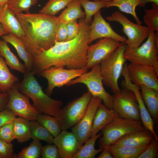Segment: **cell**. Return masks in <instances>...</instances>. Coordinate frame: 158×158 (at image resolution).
<instances>
[{"instance_id":"obj_52","label":"cell","mask_w":158,"mask_h":158,"mask_svg":"<svg viewBox=\"0 0 158 158\" xmlns=\"http://www.w3.org/2000/svg\"><path fill=\"white\" fill-rule=\"evenodd\" d=\"M1 92L0 90V93Z\"/></svg>"},{"instance_id":"obj_27","label":"cell","mask_w":158,"mask_h":158,"mask_svg":"<svg viewBox=\"0 0 158 158\" xmlns=\"http://www.w3.org/2000/svg\"><path fill=\"white\" fill-rule=\"evenodd\" d=\"M80 0H73L67 5V7L58 16L60 21L67 23L69 21L85 17V13L81 8Z\"/></svg>"},{"instance_id":"obj_50","label":"cell","mask_w":158,"mask_h":158,"mask_svg":"<svg viewBox=\"0 0 158 158\" xmlns=\"http://www.w3.org/2000/svg\"><path fill=\"white\" fill-rule=\"evenodd\" d=\"M93 0L94 1H111L113 0Z\"/></svg>"},{"instance_id":"obj_17","label":"cell","mask_w":158,"mask_h":158,"mask_svg":"<svg viewBox=\"0 0 158 158\" xmlns=\"http://www.w3.org/2000/svg\"><path fill=\"white\" fill-rule=\"evenodd\" d=\"M121 75L123 76L124 79V81L122 83V86L132 90L135 95L138 104L140 121L146 129L150 131L153 134L154 138L158 140V137L154 128V121L142 98L140 87L131 82L126 70H124Z\"/></svg>"},{"instance_id":"obj_29","label":"cell","mask_w":158,"mask_h":158,"mask_svg":"<svg viewBox=\"0 0 158 158\" xmlns=\"http://www.w3.org/2000/svg\"><path fill=\"white\" fill-rule=\"evenodd\" d=\"M102 135V133H100L90 137L84 143V145L81 146L73 158H95L97 154L101 152L103 150L100 148L96 149L95 147L96 140Z\"/></svg>"},{"instance_id":"obj_18","label":"cell","mask_w":158,"mask_h":158,"mask_svg":"<svg viewBox=\"0 0 158 158\" xmlns=\"http://www.w3.org/2000/svg\"><path fill=\"white\" fill-rule=\"evenodd\" d=\"M54 144L57 147L61 158H73L81 145L72 132L62 130L54 137Z\"/></svg>"},{"instance_id":"obj_11","label":"cell","mask_w":158,"mask_h":158,"mask_svg":"<svg viewBox=\"0 0 158 158\" xmlns=\"http://www.w3.org/2000/svg\"><path fill=\"white\" fill-rule=\"evenodd\" d=\"M88 70L86 67L68 69L51 67L42 71L38 75L47 80L48 86L46 93L50 96L55 88L66 85L72 80L87 72Z\"/></svg>"},{"instance_id":"obj_31","label":"cell","mask_w":158,"mask_h":158,"mask_svg":"<svg viewBox=\"0 0 158 158\" xmlns=\"http://www.w3.org/2000/svg\"><path fill=\"white\" fill-rule=\"evenodd\" d=\"M31 138L42 140L50 144L53 143L54 137L37 121H30Z\"/></svg>"},{"instance_id":"obj_6","label":"cell","mask_w":158,"mask_h":158,"mask_svg":"<svg viewBox=\"0 0 158 158\" xmlns=\"http://www.w3.org/2000/svg\"><path fill=\"white\" fill-rule=\"evenodd\" d=\"M146 129L140 120H131L117 116L101 129L102 136L99 141V148L103 149L126 134Z\"/></svg>"},{"instance_id":"obj_2","label":"cell","mask_w":158,"mask_h":158,"mask_svg":"<svg viewBox=\"0 0 158 158\" xmlns=\"http://www.w3.org/2000/svg\"><path fill=\"white\" fill-rule=\"evenodd\" d=\"M15 15L25 34L21 40L33 57L54 45L56 30L60 23L58 17L30 12Z\"/></svg>"},{"instance_id":"obj_30","label":"cell","mask_w":158,"mask_h":158,"mask_svg":"<svg viewBox=\"0 0 158 158\" xmlns=\"http://www.w3.org/2000/svg\"><path fill=\"white\" fill-rule=\"evenodd\" d=\"M140 0H113L107 1V8L113 6L117 7L121 12L132 15L136 23L141 25V21L135 12L136 7L138 6Z\"/></svg>"},{"instance_id":"obj_51","label":"cell","mask_w":158,"mask_h":158,"mask_svg":"<svg viewBox=\"0 0 158 158\" xmlns=\"http://www.w3.org/2000/svg\"><path fill=\"white\" fill-rule=\"evenodd\" d=\"M0 158H3L2 157L0 154Z\"/></svg>"},{"instance_id":"obj_44","label":"cell","mask_w":158,"mask_h":158,"mask_svg":"<svg viewBox=\"0 0 158 158\" xmlns=\"http://www.w3.org/2000/svg\"><path fill=\"white\" fill-rule=\"evenodd\" d=\"M16 116L11 110L7 108L0 111V127L13 121Z\"/></svg>"},{"instance_id":"obj_33","label":"cell","mask_w":158,"mask_h":158,"mask_svg":"<svg viewBox=\"0 0 158 158\" xmlns=\"http://www.w3.org/2000/svg\"><path fill=\"white\" fill-rule=\"evenodd\" d=\"M36 121L48 130L54 137L61 131V126L55 117L40 113L37 116Z\"/></svg>"},{"instance_id":"obj_34","label":"cell","mask_w":158,"mask_h":158,"mask_svg":"<svg viewBox=\"0 0 158 158\" xmlns=\"http://www.w3.org/2000/svg\"><path fill=\"white\" fill-rule=\"evenodd\" d=\"M73 0H49L39 13L45 14L55 16L60 10L67 6Z\"/></svg>"},{"instance_id":"obj_8","label":"cell","mask_w":158,"mask_h":158,"mask_svg":"<svg viewBox=\"0 0 158 158\" xmlns=\"http://www.w3.org/2000/svg\"><path fill=\"white\" fill-rule=\"evenodd\" d=\"M91 68L90 71L72 80L66 86H70L78 83L84 84L92 97L100 99L107 108L109 109H112V96L106 91L104 87L100 64L95 65Z\"/></svg>"},{"instance_id":"obj_19","label":"cell","mask_w":158,"mask_h":158,"mask_svg":"<svg viewBox=\"0 0 158 158\" xmlns=\"http://www.w3.org/2000/svg\"><path fill=\"white\" fill-rule=\"evenodd\" d=\"M0 23L8 34L14 35L20 39L25 36L24 32L20 22L6 4L0 6Z\"/></svg>"},{"instance_id":"obj_16","label":"cell","mask_w":158,"mask_h":158,"mask_svg":"<svg viewBox=\"0 0 158 158\" xmlns=\"http://www.w3.org/2000/svg\"><path fill=\"white\" fill-rule=\"evenodd\" d=\"M93 20L90 25L89 44L99 38H108L126 44L127 39L115 32L104 18L99 11L94 15Z\"/></svg>"},{"instance_id":"obj_46","label":"cell","mask_w":158,"mask_h":158,"mask_svg":"<svg viewBox=\"0 0 158 158\" xmlns=\"http://www.w3.org/2000/svg\"><path fill=\"white\" fill-rule=\"evenodd\" d=\"M98 158H114L109 150L107 148H104Z\"/></svg>"},{"instance_id":"obj_32","label":"cell","mask_w":158,"mask_h":158,"mask_svg":"<svg viewBox=\"0 0 158 158\" xmlns=\"http://www.w3.org/2000/svg\"><path fill=\"white\" fill-rule=\"evenodd\" d=\"M81 6L85 11V21L90 24L92 21V16L103 8H106L107 1H91L88 0H80Z\"/></svg>"},{"instance_id":"obj_40","label":"cell","mask_w":158,"mask_h":158,"mask_svg":"<svg viewBox=\"0 0 158 158\" xmlns=\"http://www.w3.org/2000/svg\"><path fill=\"white\" fill-rule=\"evenodd\" d=\"M41 155L42 158H60L59 150L54 144L42 146Z\"/></svg>"},{"instance_id":"obj_45","label":"cell","mask_w":158,"mask_h":158,"mask_svg":"<svg viewBox=\"0 0 158 158\" xmlns=\"http://www.w3.org/2000/svg\"><path fill=\"white\" fill-rule=\"evenodd\" d=\"M9 99V95L7 92L0 93V111L2 110L7 103Z\"/></svg>"},{"instance_id":"obj_39","label":"cell","mask_w":158,"mask_h":158,"mask_svg":"<svg viewBox=\"0 0 158 158\" xmlns=\"http://www.w3.org/2000/svg\"><path fill=\"white\" fill-rule=\"evenodd\" d=\"M158 141L154 138L138 158H156L158 155Z\"/></svg>"},{"instance_id":"obj_12","label":"cell","mask_w":158,"mask_h":158,"mask_svg":"<svg viewBox=\"0 0 158 158\" xmlns=\"http://www.w3.org/2000/svg\"><path fill=\"white\" fill-rule=\"evenodd\" d=\"M18 83L7 92L9 99L5 107L11 110L16 116L30 121H36L38 115L41 113L30 104L29 97L19 91Z\"/></svg>"},{"instance_id":"obj_5","label":"cell","mask_w":158,"mask_h":158,"mask_svg":"<svg viewBox=\"0 0 158 158\" xmlns=\"http://www.w3.org/2000/svg\"><path fill=\"white\" fill-rule=\"evenodd\" d=\"M126 48V44L121 42L112 54L100 64L103 84L114 93L121 90L118 81L126 61L124 57Z\"/></svg>"},{"instance_id":"obj_42","label":"cell","mask_w":158,"mask_h":158,"mask_svg":"<svg viewBox=\"0 0 158 158\" xmlns=\"http://www.w3.org/2000/svg\"><path fill=\"white\" fill-rule=\"evenodd\" d=\"M67 41L71 40L75 38L78 34L80 29L79 25L77 20L69 22L67 23Z\"/></svg>"},{"instance_id":"obj_36","label":"cell","mask_w":158,"mask_h":158,"mask_svg":"<svg viewBox=\"0 0 158 158\" xmlns=\"http://www.w3.org/2000/svg\"><path fill=\"white\" fill-rule=\"evenodd\" d=\"M38 0H9L6 3L8 7L14 14L25 11L28 13L31 7L38 3Z\"/></svg>"},{"instance_id":"obj_25","label":"cell","mask_w":158,"mask_h":158,"mask_svg":"<svg viewBox=\"0 0 158 158\" xmlns=\"http://www.w3.org/2000/svg\"><path fill=\"white\" fill-rule=\"evenodd\" d=\"M148 145L138 147L109 146L105 148L109 150L114 158H138Z\"/></svg>"},{"instance_id":"obj_15","label":"cell","mask_w":158,"mask_h":158,"mask_svg":"<svg viewBox=\"0 0 158 158\" xmlns=\"http://www.w3.org/2000/svg\"><path fill=\"white\" fill-rule=\"evenodd\" d=\"M102 102L100 98L92 97L86 112L81 120L72 127L71 132L82 146L90 138L94 118Z\"/></svg>"},{"instance_id":"obj_7","label":"cell","mask_w":158,"mask_h":158,"mask_svg":"<svg viewBox=\"0 0 158 158\" xmlns=\"http://www.w3.org/2000/svg\"><path fill=\"white\" fill-rule=\"evenodd\" d=\"M92 97L91 94L88 91L61 108L55 117L59 122L61 130L72 128L81 120Z\"/></svg>"},{"instance_id":"obj_43","label":"cell","mask_w":158,"mask_h":158,"mask_svg":"<svg viewBox=\"0 0 158 158\" xmlns=\"http://www.w3.org/2000/svg\"><path fill=\"white\" fill-rule=\"evenodd\" d=\"M67 23L60 21L56 34V42L66 41L67 38Z\"/></svg>"},{"instance_id":"obj_9","label":"cell","mask_w":158,"mask_h":158,"mask_svg":"<svg viewBox=\"0 0 158 158\" xmlns=\"http://www.w3.org/2000/svg\"><path fill=\"white\" fill-rule=\"evenodd\" d=\"M106 18L109 21L117 22L122 26V31L128 38L126 49L139 46L147 38L151 31L147 26L133 23L119 11H115Z\"/></svg>"},{"instance_id":"obj_22","label":"cell","mask_w":158,"mask_h":158,"mask_svg":"<svg viewBox=\"0 0 158 158\" xmlns=\"http://www.w3.org/2000/svg\"><path fill=\"white\" fill-rule=\"evenodd\" d=\"M3 40L11 44L16 49L19 56L24 63L27 71H32L33 66V58L19 37L8 34L2 36Z\"/></svg>"},{"instance_id":"obj_24","label":"cell","mask_w":158,"mask_h":158,"mask_svg":"<svg viewBox=\"0 0 158 158\" xmlns=\"http://www.w3.org/2000/svg\"><path fill=\"white\" fill-rule=\"evenodd\" d=\"M0 55L5 59L7 64L12 70L24 74L27 70L25 64L21 63L16 56L11 51L8 42L0 39Z\"/></svg>"},{"instance_id":"obj_3","label":"cell","mask_w":158,"mask_h":158,"mask_svg":"<svg viewBox=\"0 0 158 158\" xmlns=\"http://www.w3.org/2000/svg\"><path fill=\"white\" fill-rule=\"evenodd\" d=\"M24 74L22 81L18 83L19 91L32 100V106L40 113L55 117L63 105L62 101L45 93L32 71H26Z\"/></svg>"},{"instance_id":"obj_41","label":"cell","mask_w":158,"mask_h":158,"mask_svg":"<svg viewBox=\"0 0 158 158\" xmlns=\"http://www.w3.org/2000/svg\"><path fill=\"white\" fill-rule=\"evenodd\" d=\"M13 144L8 143L0 138V154L3 158H16L14 154Z\"/></svg>"},{"instance_id":"obj_48","label":"cell","mask_w":158,"mask_h":158,"mask_svg":"<svg viewBox=\"0 0 158 158\" xmlns=\"http://www.w3.org/2000/svg\"><path fill=\"white\" fill-rule=\"evenodd\" d=\"M8 32L3 25L0 23V37L2 35L7 34Z\"/></svg>"},{"instance_id":"obj_10","label":"cell","mask_w":158,"mask_h":158,"mask_svg":"<svg viewBox=\"0 0 158 158\" xmlns=\"http://www.w3.org/2000/svg\"><path fill=\"white\" fill-rule=\"evenodd\" d=\"M112 96L113 107L118 116L122 118L140 120L138 104L133 92L123 86Z\"/></svg>"},{"instance_id":"obj_37","label":"cell","mask_w":158,"mask_h":158,"mask_svg":"<svg viewBox=\"0 0 158 158\" xmlns=\"http://www.w3.org/2000/svg\"><path fill=\"white\" fill-rule=\"evenodd\" d=\"M42 146L40 141L33 140L29 146L23 148L18 154L16 155V158H40Z\"/></svg>"},{"instance_id":"obj_26","label":"cell","mask_w":158,"mask_h":158,"mask_svg":"<svg viewBox=\"0 0 158 158\" xmlns=\"http://www.w3.org/2000/svg\"><path fill=\"white\" fill-rule=\"evenodd\" d=\"M13 130L18 142L23 143L31 138L30 121L18 117L13 120Z\"/></svg>"},{"instance_id":"obj_20","label":"cell","mask_w":158,"mask_h":158,"mask_svg":"<svg viewBox=\"0 0 158 158\" xmlns=\"http://www.w3.org/2000/svg\"><path fill=\"white\" fill-rule=\"evenodd\" d=\"M154 138L152 133L146 129L126 134L110 146H140L149 144Z\"/></svg>"},{"instance_id":"obj_38","label":"cell","mask_w":158,"mask_h":158,"mask_svg":"<svg viewBox=\"0 0 158 158\" xmlns=\"http://www.w3.org/2000/svg\"><path fill=\"white\" fill-rule=\"evenodd\" d=\"M0 138L8 143L16 139L13 127V121L0 127Z\"/></svg>"},{"instance_id":"obj_1","label":"cell","mask_w":158,"mask_h":158,"mask_svg":"<svg viewBox=\"0 0 158 158\" xmlns=\"http://www.w3.org/2000/svg\"><path fill=\"white\" fill-rule=\"evenodd\" d=\"M78 23L80 29L75 38L66 42H56L49 49L33 56L32 71L34 75L51 67H66L68 69L86 67L90 24L85 22V18L80 19Z\"/></svg>"},{"instance_id":"obj_4","label":"cell","mask_w":158,"mask_h":158,"mask_svg":"<svg viewBox=\"0 0 158 158\" xmlns=\"http://www.w3.org/2000/svg\"><path fill=\"white\" fill-rule=\"evenodd\" d=\"M158 32L151 30L146 41L134 48L126 49L124 57L130 63L153 68L158 75Z\"/></svg>"},{"instance_id":"obj_35","label":"cell","mask_w":158,"mask_h":158,"mask_svg":"<svg viewBox=\"0 0 158 158\" xmlns=\"http://www.w3.org/2000/svg\"><path fill=\"white\" fill-rule=\"evenodd\" d=\"M152 5L150 9L144 10V22L151 30L158 32V5L154 3Z\"/></svg>"},{"instance_id":"obj_49","label":"cell","mask_w":158,"mask_h":158,"mask_svg":"<svg viewBox=\"0 0 158 158\" xmlns=\"http://www.w3.org/2000/svg\"><path fill=\"white\" fill-rule=\"evenodd\" d=\"M9 0H0V6L6 4Z\"/></svg>"},{"instance_id":"obj_47","label":"cell","mask_w":158,"mask_h":158,"mask_svg":"<svg viewBox=\"0 0 158 158\" xmlns=\"http://www.w3.org/2000/svg\"><path fill=\"white\" fill-rule=\"evenodd\" d=\"M148 2H152L158 5V0H140L138 6L145 7V5Z\"/></svg>"},{"instance_id":"obj_23","label":"cell","mask_w":158,"mask_h":158,"mask_svg":"<svg viewBox=\"0 0 158 158\" xmlns=\"http://www.w3.org/2000/svg\"><path fill=\"white\" fill-rule=\"evenodd\" d=\"M140 87L146 108L154 121L157 122L158 120V91L145 86Z\"/></svg>"},{"instance_id":"obj_28","label":"cell","mask_w":158,"mask_h":158,"mask_svg":"<svg viewBox=\"0 0 158 158\" xmlns=\"http://www.w3.org/2000/svg\"><path fill=\"white\" fill-rule=\"evenodd\" d=\"M18 79L11 72L3 57L0 55V90L7 92L18 83Z\"/></svg>"},{"instance_id":"obj_21","label":"cell","mask_w":158,"mask_h":158,"mask_svg":"<svg viewBox=\"0 0 158 158\" xmlns=\"http://www.w3.org/2000/svg\"><path fill=\"white\" fill-rule=\"evenodd\" d=\"M118 116V114L114 109H109L101 103L95 115L90 137L97 135L103 128Z\"/></svg>"},{"instance_id":"obj_14","label":"cell","mask_w":158,"mask_h":158,"mask_svg":"<svg viewBox=\"0 0 158 158\" xmlns=\"http://www.w3.org/2000/svg\"><path fill=\"white\" fill-rule=\"evenodd\" d=\"M129 78L140 87L145 86L158 91V75L151 67L130 63L127 66Z\"/></svg>"},{"instance_id":"obj_13","label":"cell","mask_w":158,"mask_h":158,"mask_svg":"<svg viewBox=\"0 0 158 158\" xmlns=\"http://www.w3.org/2000/svg\"><path fill=\"white\" fill-rule=\"evenodd\" d=\"M120 42L112 38H104L88 46L87 52L86 67L91 68L95 65L100 64L116 50Z\"/></svg>"}]
</instances>
